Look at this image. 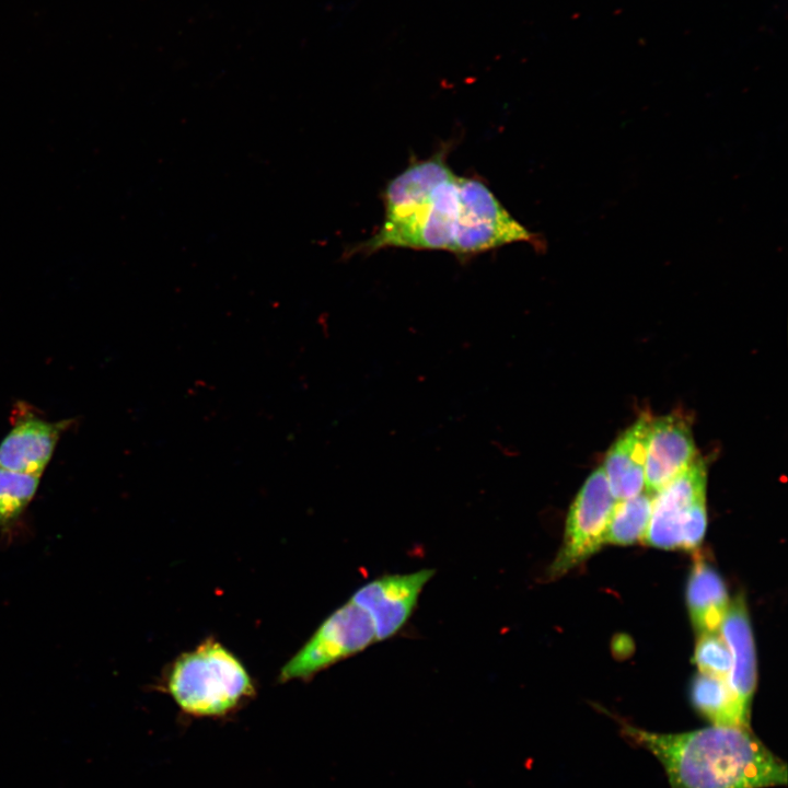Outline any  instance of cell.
Listing matches in <instances>:
<instances>
[{"mask_svg": "<svg viewBox=\"0 0 788 788\" xmlns=\"http://www.w3.org/2000/svg\"><path fill=\"white\" fill-rule=\"evenodd\" d=\"M622 734L663 766L670 788H769L787 784V764L751 730L710 726L659 733L623 722Z\"/></svg>", "mask_w": 788, "mask_h": 788, "instance_id": "1", "label": "cell"}, {"mask_svg": "<svg viewBox=\"0 0 788 788\" xmlns=\"http://www.w3.org/2000/svg\"><path fill=\"white\" fill-rule=\"evenodd\" d=\"M166 690L183 711L195 717L225 716L255 693L244 664L215 639L175 659Z\"/></svg>", "mask_w": 788, "mask_h": 788, "instance_id": "2", "label": "cell"}, {"mask_svg": "<svg viewBox=\"0 0 788 788\" xmlns=\"http://www.w3.org/2000/svg\"><path fill=\"white\" fill-rule=\"evenodd\" d=\"M707 466L698 459L657 491L642 543L662 549L695 551L707 528Z\"/></svg>", "mask_w": 788, "mask_h": 788, "instance_id": "3", "label": "cell"}, {"mask_svg": "<svg viewBox=\"0 0 788 788\" xmlns=\"http://www.w3.org/2000/svg\"><path fill=\"white\" fill-rule=\"evenodd\" d=\"M515 242L544 252V237L528 230L482 181L459 176V217L452 253L465 258Z\"/></svg>", "mask_w": 788, "mask_h": 788, "instance_id": "4", "label": "cell"}, {"mask_svg": "<svg viewBox=\"0 0 788 788\" xmlns=\"http://www.w3.org/2000/svg\"><path fill=\"white\" fill-rule=\"evenodd\" d=\"M615 503L601 465L584 480L570 505L560 548L546 570L549 580L561 578L605 544Z\"/></svg>", "mask_w": 788, "mask_h": 788, "instance_id": "5", "label": "cell"}, {"mask_svg": "<svg viewBox=\"0 0 788 788\" xmlns=\"http://www.w3.org/2000/svg\"><path fill=\"white\" fill-rule=\"evenodd\" d=\"M376 641L369 615L350 599L334 611L282 667L279 681L308 680Z\"/></svg>", "mask_w": 788, "mask_h": 788, "instance_id": "6", "label": "cell"}, {"mask_svg": "<svg viewBox=\"0 0 788 788\" xmlns=\"http://www.w3.org/2000/svg\"><path fill=\"white\" fill-rule=\"evenodd\" d=\"M10 422V431L0 442V467L40 477L73 419L53 421L28 403L16 402Z\"/></svg>", "mask_w": 788, "mask_h": 788, "instance_id": "7", "label": "cell"}, {"mask_svg": "<svg viewBox=\"0 0 788 788\" xmlns=\"http://www.w3.org/2000/svg\"><path fill=\"white\" fill-rule=\"evenodd\" d=\"M433 575L429 568L384 575L355 591L350 600L369 615L376 641L392 638L405 626Z\"/></svg>", "mask_w": 788, "mask_h": 788, "instance_id": "8", "label": "cell"}, {"mask_svg": "<svg viewBox=\"0 0 788 788\" xmlns=\"http://www.w3.org/2000/svg\"><path fill=\"white\" fill-rule=\"evenodd\" d=\"M698 456L691 422L683 414L652 418L645 461V490L654 495Z\"/></svg>", "mask_w": 788, "mask_h": 788, "instance_id": "9", "label": "cell"}, {"mask_svg": "<svg viewBox=\"0 0 788 788\" xmlns=\"http://www.w3.org/2000/svg\"><path fill=\"white\" fill-rule=\"evenodd\" d=\"M652 417L645 413L612 444L602 465L616 501L645 489V461Z\"/></svg>", "mask_w": 788, "mask_h": 788, "instance_id": "10", "label": "cell"}, {"mask_svg": "<svg viewBox=\"0 0 788 788\" xmlns=\"http://www.w3.org/2000/svg\"><path fill=\"white\" fill-rule=\"evenodd\" d=\"M720 634L732 658L728 683L744 710L751 714L756 688V654L749 611L743 595L734 598L721 622Z\"/></svg>", "mask_w": 788, "mask_h": 788, "instance_id": "11", "label": "cell"}, {"mask_svg": "<svg viewBox=\"0 0 788 788\" xmlns=\"http://www.w3.org/2000/svg\"><path fill=\"white\" fill-rule=\"evenodd\" d=\"M686 601L698 634L719 630L730 603L728 591L718 571L698 553L691 568Z\"/></svg>", "mask_w": 788, "mask_h": 788, "instance_id": "12", "label": "cell"}, {"mask_svg": "<svg viewBox=\"0 0 788 788\" xmlns=\"http://www.w3.org/2000/svg\"><path fill=\"white\" fill-rule=\"evenodd\" d=\"M690 694L693 707L712 726L751 728V714L740 705L727 680L698 673Z\"/></svg>", "mask_w": 788, "mask_h": 788, "instance_id": "13", "label": "cell"}, {"mask_svg": "<svg viewBox=\"0 0 788 788\" xmlns=\"http://www.w3.org/2000/svg\"><path fill=\"white\" fill-rule=\"evenodd\" d=\"M653 495L645 489L635 497L616 501L605 535V544L631 545L647 531Z\"/></svg>", "mask_w": 788, "mask_h": 788, "instance_id": "14", "label": "cell"}, {"mask_svg": "<svg viewBox=\"0 0 788 788\" xmlns=\"http://www.w3.org/2000/svg\"><path fill=\"white\" fill-rule=\"evenodd\" d=\"M39 485V476L0 467V530L9 532L23 518Z\"/></svg>", "mask_w": 788, "mask_h": 788, "instance_id": "15", "label": "cell"}, {"mask_svg": "<svg viewBox=\"0 0 788 788\" xmlns=\"http://www.w3.org/2000/svg\"><path fill=\"white\" fill-rule=\"evenodd\" d=\"M694 663L699 673L728 681L732 658L720 631L699 634L694 651Z\"/></svg>", "mask_w": 788, "mask_h": 788, "instance_id": "16", "label": "cell"}]
</instances>
